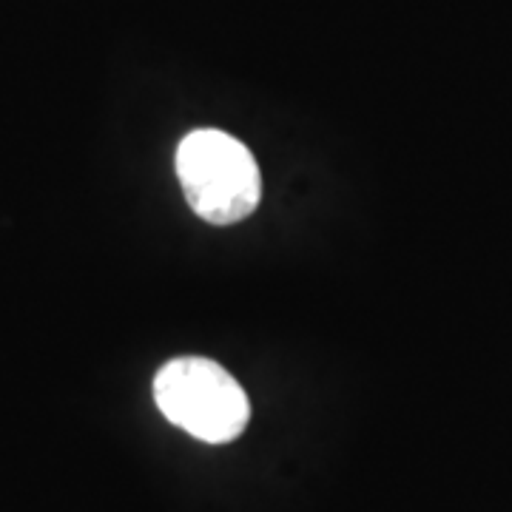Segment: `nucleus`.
I'll return each mask as SVG.
<instances>
[{"label":"nucleus","instance_id":"1","mask_svg":"<svg viewBox=\"0 0 512 512\" xmlns=\"http://www.w3.org/2000/svg\"><path fill=\"white\" fill-rule=\"evenodd\" d=\"M177 177L191 211L211 225H234L251 217L262 197L254 154L237 137L197 128L177 146Z\"/></svg>","mask_w":512,"mask_h":512},{"label":"nucleus","instance_id":"2","mask_svg":"<svg viewBox=\"0 0 512 512\" xmlns=\"http://www.w3.org/2000/svg\"><path fill=\"white\" fill-rule=\"evenodd\" d=\"M154 399L174 427L205 444L234 441L251 419V404L237 379L202 356H180L160 367Z\"/></svg>","mask_w":512,"mask_h":512}]
</instances>
